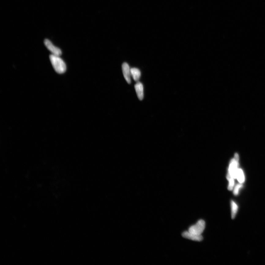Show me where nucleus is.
<instances>
[{"label":"nucleus","instance_id":"1a4fd4ad","mask_svg":"<svg viewBox=\"0 0 265 265\" xmlns=\"http://www.w3.org/2000/svg\"><path fill=\"white\" fill-rule=\"evenodd\" d=\"M238 181L239 183H242L244 182V173L242 170L241 169H239L237 170V177Z\"/></svg>","mask_w":265,"mask_h":265},{"label":"nucleus","instance_id":"f257e3e1","mask_svg":"<svg viewBox=\"0 0 265 265\" xmlns=\"http://www.w3.org/2000/svg\"><path fill=\"white\" fill-rule=\"evenodd\" d=\"M50 60L53 67L55 71L59 74L65 73L66 70V66L64 61L60 56L50 55Z\"/></svg>","mask_w":265,"mask_h":265},{"label":"nucleus","instance_id":"39448f33","mask_svg":"<svg viewBox=\"0 0 265 265\" xmlns=\"http://www.w3.org/2000/svg\"><path fill=\"white\" fill-rule=\"evenodd\" d=\"M122 70L123 76H124L125 80L128 84H130L131 83V76H132L131 73V69H130L128 63L126 62L123 63L122 65Z\"/></svg>","mask_w":265,"mask_h":265},{"label":"nucleus","instance_id":"423d86ee","mask_svg":"<svg viewBox=\"0 0 265 265\" xmlns=\"http://www.w3.org/2000/svg\"><path fill=\"white\" fill-rule=\"evenodd\" d=\"M182 236L183 237L185 238L194 241H201L203 239L202 235H196V234L191 233V232L188 231L183 232Z\"/></svg>","mask_w":265,"mask_h":265},{"label":"nucleus","instance_id":"20e7f679","mask_svg":"<svg viewBox=\"0 0 265 265\" xmlns=\"http://www.w3.org/2000/svg\"><path fill=\"white\" fill-rule=\"evenodd\" d=\"M45 46L54 55L60 56L62 54L61 50L54 45L48 39H45L44 41Z\"/></svg>","mask_w":265,"mask_h":265},{"label":"nucleus","instance_id":"0eeeda50","mask_svg":"<svg viewBox=\"0 0 265 265\" xmlns=\"http://www.w3.org/2000/svg\"><path fill=\"white\" fill-rule=\"evenodd\" d=\"M135 89L138 99L142 100L144 98V88L140 82H138L135 86Z\"/></svg>","mask_w":265,"mask_h":265},{"label":"nucleus","instance_id":"f03ea898","mask_svg":"<svg viewBox=\"0 0 265 265\" xmlns=\"http://www.w3.org/2000/svg\"><path fill=\"white\" fill-rule=\"evenodd\" d=\"M239 155L236 153L235 157L230 162L229 170L227 175V179L229 181V184L233 185L234 184V179L237 177V168L238 164Z\"/></svg>","mask_w":265,"mask_h":265},{"label":"nucleus","instance_id":"9b49d317","mask_svg":"<svg viewBox=\"0 0 265 265\" xmlns=\"http://www.w3.org/2000/svg\"><path fill=\"white\" fill-rule=\"evenodd\" d=\"M242 186V185L241 184H238L236 186L235 189L234 190L233 193L235 195H237L238 194L239 190L241 187Z\"/></svg>","mask_w":265,"mask_h":265},{"label":"nucleus","instance_id":"6e6552de","mask_svg":"<svg viewBox=\"0 0 265 265\" xmlns=\"http://www.w3.org/2000/svg\"><path fill=\"white\" fill-rule=\"evenodd\" d=\"M131 73L134 80L138 81L141 75L140 70L136 68H132L131 69Z\"/></svg>","mask_w":265,"mask_h":265},{"label":"nucleus","instance_id":"9d476101","mask_svg":"<svg viewBox=\"0 0 265 265\" xmlns=\"http://www.w3.org/2000/svg\"><path fill=\"white\" fill-rule=\"evenodd\" d=\"M231 206L232 209V219H234L235 218L236 214L237 213V204L233 201H231Z\"/></svg>","mask_w":265,"mask_h":265},{"label":"nucleus","instance_id":"7ed1b4c3","mask_svg":"<svg viewBox=\"0 0 265 265\" xmlns=\"http://www.w3.org/2000/svg\"><path fill=\"white\" fill-rule=\"evenodd\" d=\"M206 224L203 220H200L193 226H190L188 231L196 235H200L205 229Z\"/></svg>","mask_w":265,"mask_h":265}]
</instances>
